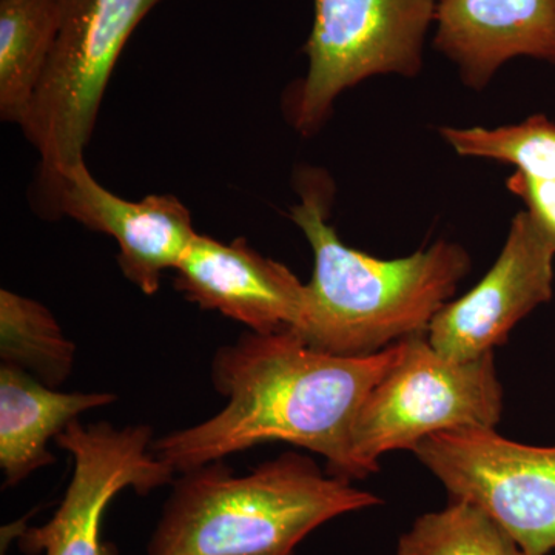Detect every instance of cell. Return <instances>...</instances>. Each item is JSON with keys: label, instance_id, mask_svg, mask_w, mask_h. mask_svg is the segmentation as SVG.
Returning a JSON list of instances; mask_svg holds the SVG:
<instances>
[{"label": "cell", "instance_id": "obj_10", "mask_svg": "<svg viewBox=\"0 0 555 555\" xmlns=\"http://www.w3.org/2000/svg\"><path fill=\"white\" fill-rule=\"evenodd\" d=\"M57 215H65L118 243L124 276L145 295L159 291L160 276L175 270L195 238L192 215L173 195L127 201L102 188L86 160L40 184Z\"/></svg>", "mask_w": 555, "mask_h": 555}, {"label": "cell", "instance_id": "obj_8", "mask_svg": "<svg viewBox=\"0 0 555 555\" xmlns=\"http://www.w3.org/2000/svg\"><path fill=\"white\" fill-rule=\"evenodd\" d=\"M54 441L72 455V480L47 524L22 529L21 550L28 555H118L102 539L112 500L126 489L147 495L171 485L177 474L153 454L152 427L107 422L83 426L75 420Z\"/></svg>", "mask_w": 555, "mask_h": 555}, {"label": "cell", "instance_id": "obj_7", "mask_svg": "<svg viewBox=\"0 0 555 555\" xmlns=\"http://www.w3.org/2000/svg\"><path fill=\"white\" fill-rule=\"evenodd\" d=\"M412 452L451 499L481 507L526 553L555 550V447H528L495 429L467 427L434 434Z\"/></svg>", "mask_w": 555, "mask_h": 555}, {"label": "cell", "instance_id": "obj_9", "mask_svg": "<svg viewBox=\"0 0 555 555\" xmlns=\"http://www.w3.org/2000/svg\"><path fill=\"white\" fill-rule=\"evenodd\" d=\"M554 257L528 211H520L483 280L434 318L426 334L430 345L459 363L494 352L518 321L553 298Z\"/></svg>", "mask_w": 555, "mask_h": 555}, {"label": "cell", "instance_id": "obj_3", "mask_svg": "<svg viewBox=\"0 0 555 555\" xmlns=\"http://www.w3.org/2000/svg\"><path fill=\"white\" fill-rule=\"evenodd\" d=\"M382 505L298 452L235 476L224 460L179 473L149 555H294L327 521Z\"/></svg>", "mask_w": 555, "mask_h": 555}, {"label": "cell", "instance_id": "obj_2", "mask_svg": "<svg viewBox=\"0 0 555 555\" xmlns=\"http://www.w3.org/2000/svg\"><path fill=\"white\" fill-rule=\"evenodd\" d=\"M301 201L291 218L313 251L299 337L338 357H366L414 335L427 334L448 305L470 258L459 244H434L411 257L378 259L347 247L327 222L332 182L326 175H298Z\"/></svg>", "mask_w": 555, "mask_h": 555}, {"label": "cell", "instance_id": "obj_4", "mask_svg": "<svg viewBox=\"0 0 555 555\" xmlns=\"http://www.w3.org/2000/svg\"><path fill=\"white\" fill-rule=\"evenodd\" d=\"M502 414L494 352L459 363L441 357L426 334L409 337L403 356L369 392L353 423V478L378 473V460L387 452L414 451L434 434L495 429Z\"/></svg>", "mask_w": 555, "mask_h": 555}, {"label": "cell", "instance_id": "obj_15", "mask_svg": "<svg viewBox=\"0 0 555 555\" xmlns=\"http://www.w3.org/2000/svg\"><path fill=\"white\" fill-rule=\"evenodd\" d=\"M0 360L57 389L72 375L76 345L36 299L0 291Z\"/></svg>", "mask_w": 555, "mask_h": 555}, {"label": "cell", "instance_id": "obj_18", "mask_svg": "<svg viewBox=\"0 0 555 555\" xmlns=\"http://www.w3.org/2000/svg\"><path fill=\"white\" fill-rule=\"evenodd\" d=\"M506 185L524 201L526 211L555 254V181H543L514 171Z\"/></svg>", "mask_w": 555, "mask_h": 555}, {"label": "cell", "instance_id": "obj_5", "mask_svg": "<svg viewBox=\"0 0 555 555\" xmlns=\"http://www.w3.org/2000/svg\"><path fill=\"white\" fill-rule=\"evenodd\" d=\"M164 0H61L49 64L22 124L40 155V184L83 159L120 53Z\"/></svg>", "mask_w": 555, "mask_h": 555}, {"label": "cell", "instance_id": "obj_6", "mask_svg": "<svg viewBox=\"0 0 555 555\" xmlns=\"http://www.w3.org/2000/svg\"><path fill=\"white\" fill-rule=\"evenodd\" d=\"M443 0H313L309 72L288 98V120L317 133L343 91L378 75L416 76Z\"/></svg>", "mask_w": 555, "mask_h": 555}, {"label": "cell", "instance_id": "obj_11", "mask_svg": "<svg viewBox=\"0 0 555 555\" xmlns=\"http://www.w3.org/2000/svg\"><path fill=\"white\" fill-rule=\"evenodd\" d=\"M175 287L257 334L297 331L305 313L306 284L243 238L224 244L196 233L175 269Z\"/></svg>", "mask_w": 555, "mask_h": 555}, {"label": "cell", "instance_id": "obj_12", "mask_svg": "<svg viewBox=\"0 0 555 555\" xmlns=\"http://www.w3.org/2000/svg\"><path fill=\"white\" fill-rule=\"evenodd\" d=\"M434 47L480 90L514 57L555 65V0H443Z\"/></svg>", "mask_w": 555, "mask_h": 555}, {"label": "cell", "instance_id": "obj_13", "mask_svg": "<svg viewBox=\"0 0 555 555\" xmlns=\"http://www.w3.org/2000/svg\"><path fill=\"white\" fill-rule=\"evenodd\" d=\"M112 392H61L21 369L0 366V469L17 486L53 465L49 444L86 412L109 406Z\"/></svg>", "mask_w": 555, "mask_h": 555}, {"label": "cell", "instance_id": "obj_17", "mask_svg": "<svg viewBox=\"0 0 555 555\" xmlns=\"http://www.w3.org/2000/svg\"><path fill=\"white\" fill-rule=\"evenodd\" d=\"M440 134L460 156L499 160L528 177L555 181V124L543 115L499 129L443 127Z\"/></svg>", "mask_w": 555, "mask_h": 555}, {"label": "cell", "instance_id": "obj_1", "mask_svg": "<svg viewBox=\"0 0 555 555\" xmlns=\"http://www.w3.org/2000/svg\"><path fill=\"white\" fill-rule=\"evenodd\" d=\"M404 339L366 357L313 349L297 332H248L219 347L211 383L228 400L217 415L153 440L175 473L283 441L327 462V474L356 480L350 436L372 389L403 356Z\"/></svg>", "mask_w": 555, "mask_h": 555}, {"label": "cell", "instance_id": "obj_16", "mask_svg": "<svg viewBox=\"0 0 555 555\" xmlns=\"http://www.w3.org/2000/svg\"><path fill=\"white\" fill-rule=\"evenodd\" d=\"M397 555H529L481 507L449 500L444 509L416 518L398 540Z\"/></svg>", "mask_w": 555, "mask_h": 555}, {"label": "cell", "instance_id": "obj_14", "mask_svg": "<svg viewBox=\"0 0 555 555\" xmlns=\"http://www.w3.org/2000/svg\"><path fill=\"white\" fill-rule=\"evenodd\" d=\"M61 25V0H0V118L24 124Z\"/></svg>", "mask_w": 555, "mask_h": 555}]
</instances>
